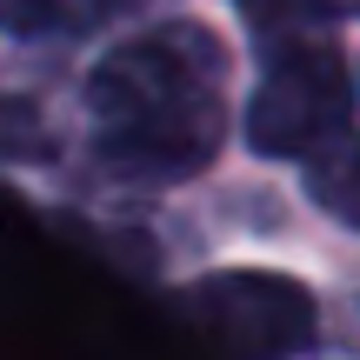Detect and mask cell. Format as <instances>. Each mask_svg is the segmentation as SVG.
Segmentation results:
<instances>
[{"label": "cell", "mask_w": 360, "mask_h": 360, "mask_svg": "<svg viewBox=\"0 0 360 360\" xmlns=\"http://www.w3.org/2000/svg\"><path fill=\"white\" fill-rule=\"evenodd\" d=\"M307 193H314V207H327V214L340 220V227L360 233V141H340V147H327V154H314Z\"/></svg>", "instance_id": "5"}, {"label": "cell", "mask_w": 360, "mask_h": 360, "mask_svg": "<svg viewBox=\"0 0 360 360\" xmlns=\"http://www.w3.org/2000/svg\"><path fill=\"white\" fill-rule=\"evenodd\" d=\"M0 154H13V160H53L60 154V141H53V127L40 120L34 101H0Z\"/></svg>", "instance_id": "6"}, {"label": "cell", "mask_w": 360, "mask_h": 360, "mask_svg": "<svg viewBox=\"0 0 360 360\" xmlns=\"http://www.w3.org/2000/svg\"><path fill=\"white\" fill-rule=\"evenodd\" d=\"M187 314L240 360H300L321 347V300L274 267H220L187 287Z\"/></svg>", "instance_id": "3"}, {"label": "cell", "mask_w": 360, "mask_h": 360, "mask_svg": "<svg viewBox=\"0 0 360 360\" xmlns=\"http://www.w3.org/2000/svg\"><path fill=\"white\" fill-rule=\"evenodd\" d=\"M114 7L120 0H0V27L20 40H53V34H87Z\"/></svg>", "instance_id": "4"}, {"label": "cell", "mask_w": 360, "mask_h": 360, "mask_svg": "<svg viewBox=\"0 0 360 360\" xmlns=\"http://www.w3.org/2000/svg\"><path fill=\"white\" fill-rule=\"evenodd\" d=\"M94 160L120 180H193L227 141V47L207 20H160L87 67Z\"/></svg>", "instance_id": "1"}, {"label": "cell", "mask_w": 360, "mask_h": 360, "mask_svg": "<svg viewBox=\"0 0 360 360\" xmlns=\"http://www.w3.org/2000/svg\"><path fill=\"white\" fill-rule=\"evenodd\" d=\"M354 120V74L334 40H287L267 60L247 101V147L281 160H314L347 141Z\"/></svg>", "instance_id": "2"}, {"label": "cell", "mask_w": 360, "mask_h": 360, "mask_svg": "<svg viewBox=\"0 0 360 360\" xmlns=\"http://www.w3.org/2000/svg\"><path fill=\"white\" fill-rule=\"evenodd\" d=\"M254 27H307V20H340L360 13V0H233Z\"/></svg>", "instance_id": "7"}]
</instances>
